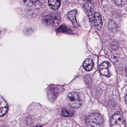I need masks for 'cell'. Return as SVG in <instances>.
<instances>
[{"mask_svg":"<svg viewBox=\"0 0 127 127\" xmlns=\"http://www.w3.org/2000/svg\"><path fill=\"white\" fill-rule=\"evenodd\" d=\"M86 123L88 126L90 127H101L103 126L104 120L100 114L93 113L88 117Z\"/></svg>","mask_w":127,"mask_h":127,"instance_id":"6da1fadb","label":"cell"},{"mask_svg":"<svg viewBox=\"0 0 127 127\" xmlns=\"http://www.w3.org/2000/svg\"><path fill=\"white\" fill-rule=\"evenodd\" d=\"M68 103L70 106L73 108H77L81 106L82 104L81 99L78 93L71 92L68 95Z\"/></svg>","mask_w":127,"mask_h":127,"instance_id":"7a4b0ae2","label":"cell"},{"mask_svg":"<svg viewBox=\"0 0 127 127\" xmlns=\"http://www.w3.org/2000/svg\"><path fill=\"white\" fill-rule=\"evenodd\" d=\"M111 123L113 127H123L125 126L124 119L119 113L114 114L111 119Z\"/></svg>","mask_w":127,"mask_h":127,"instance_id":"3957f363","label":"cell"},{"mask_svg":"<svg viewBox=\"0 0 127 127\" xmlns=\"http://www.w3.org/2000/svg\"><path fill=\"white\" fill-rule=\"evenodd\" d=\"M84 9L89 20L91 21H94L95 12L93 5L91 3H86L84 5Z\"/></svg>","mask_w":127,"mask_h":127,"instance_id":"277c9868","label":"cell"},{"mask_svg":"<svg viewBox=\"0 0 127 127\" xmlns=\"http://www.w3.org/2000/svg\"><path fill=\"white\" fill-rule=\"evenodd\" d=\"M109 66L110 64L107 62H105L99 65V72L102 75L107 77L110 76V73L109 72L108 69Z\"/></svg>","mask_w":127,"mask_h":127,"instance_id":"5b68a950","label":"cell"},{"mask_svg":"<svg viewBox=\"0 0 127 127\" xmlns=\"http://www.w3.org/2000/svg\"><path fill=\"white\" fill-rule=\"evenodd\" d=\"M76 12H77V11L76 9L70 11L68 12L67 14V17L69 18V20L71 21L73 26L75 27H78L79 26V24L76 18Z\"/></svg>","mask_w":127,"mask_h":127,"instance_id":"8992f818","label":"cell"},{"mask_svg":"<svg viewBox=\"0 0 127 127\" xmlns=\"http://www.w3.org/2000/svg\"><path fill=\"white\" fill-rule=\"evenodd\" d=\"M94 21L96 27L98 29H100L102 26V22L101 16L98 12H95Z\"/></svg>","mask_w":127,"mask_h":127,"instance_id":"52a82bcc","label":"cell"},{"mask_svg":"<svg viewBox=\"0 0 127 127\" xmlns=\"http://www.w3.org/2000/svg\"><path fill=\"white\" fill-rule=\"evenodd\" d=\"M0 117H2L4 116L7 112L8 110V106L7 103L6 102L4 99L2 98V96L0 97Z\"/></svg>","mask_w":127,"mask_h":127,"instance_id":"ba28073f","label":"cell"},{"mask_svg":"<svg viewBox=\"0 0 127 127\" xmlns=\"http://www.w3.org/2000/svg\"><path fill=\"white\" fill-rule=\"evenodd\" d=\"M48 4L50 8L53 10H57L61 6V0H49Z\"/></svg>","mask_w":127,"mask_h":127,"instance_id":"9c48e42d","label":"cell"},{"mask_svg":"<svg viewBox=\"0 0 127 127\" xmlns=\"http://www.w3.org/2000/svg\"><path fill=\"white\" fill-rule=\"evenodd\" d=\"M93 66V61L91 59H87L83 63V67L87 71H89L91 70Z\"/></svg>","mask_w":127,"mask_h":127,"instance_id":"30bf717a","label":"cell"},{"mask_svg":"<svg viewBox=\"0 0 127 127\" xmlns=\"http://www.w3.org/2000/svg\"><path fill=\"white\" fill-rule=\"evenodd\" d=\"M73 108L71 106L66 107L64 108L62 111V114L64 117H70L72 116L74 113V110Z\"/></svg>","mask_w":127,"mask_h":127,"instance_id":"8fae6325","label":"cell"},{"mask_svg":"<svg viewBox=\"0 0 127 127\" xmlns=\"http://www.w3.org/2000/svg\"><path fill=\"white\" fill-rule=\"evenodd\" d=\"M43 21L46 25L51 26L55 23V19L51 15H47L43 18Z\"/></svg>","mask_w":127,"mask_h":127,"instance_id":"7c38bea8","label":"cell"},{"mask_svg":"<svg viewBox=\"0 0 127 127\" xmlns=\"http://www.w3.org/2000/svg\"><path fill=\"white\" fill-rule=\"evenodd\" d=\"M116 5L119 6L123 5L127 2V0H114Z\"/></svg>","mask_w":127,"mask_h":127,"instance_id":"4fadbf2b","label":"cell"},{"mask_svg":"<svg viewBox=\"0 0 127 127\" xmlns=\"http://www.w3.org/2000/svg\"><path fill=\"white\" fill-rule=\"evenodd\" d=\"M27 2H29L31 3H35L37 2L38 0H27Z\"/></svg>","mask_w":127,"mask_h":127,"instance_id":"5bb4252c","label":"cell"},{"mask_svg":"<svg viewBox=\"0 0 127 127\" xmlns=\"http://www.w3.org/2000/svg\"><path fill=\"white\" fill-rule=\"evenodd\" d=\"M125 100L126 103L127 104V94L126 95L125 97Z\"/></svg>","mask_w":127,"mask_h":127,"instance_id":"9a60e30c","label":"cell"},{"mask_svg":"<svg viewBox=\"0 0 127 127\" xmlns=\"http://www.w3.org/2000/svg\"><path fill=\"white\" fill-rule=\"evenodd\" d=\"M125 70L126 72V73H127V66L126 67Z\"/></svg>","mask_w":127,"mask_h":127,"instance_id":"2e32d148","label":"cell"},{"mask_svg":"<svg viewBox=\"0 0 127 127\" xmlns=\"http://www.w3.org/2000/svg\"><path fill=\"white\" fill-rule=\"evenodd\" d=\"M84 0L87 1H91V0Z\"/></svg>","mask_w":127,"mask_h":127,"instance_id":"e0dca14e","label":"cell"}]
</instances>
